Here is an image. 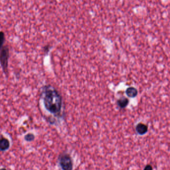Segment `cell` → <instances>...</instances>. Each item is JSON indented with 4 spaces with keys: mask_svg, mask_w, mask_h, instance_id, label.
<instances>
[{
    "mask_svg": "<svg viewBox=\"0 0 170 170\" xmlns=\"http://www.w3.org/2000/svg\"><path fill=\"white\" fill-rule=\"evenodd\" d=\"M43 103L46 110L55 116L60 114L62 107V97L54 87L50 85L43 88Z\"/></svg>",
    "mask_w": 170,
    "mask_h": 170,
    "instance_id": "6da1fadb",
    "label": "cell"
},
{
    "mask_svg": "<svg viewBox=\"0 0 170 170\" xmlns=\"http://www.w3.org/2000/svg\"><path fill=\"white\" fill-rule=\"evenodd\" d=\"M10 56V48L7 45H6L0 50V65L6 77H8Z\"/></svg>",
    "mask_w": 170,
    "mask_h": 170,
    "instance_id": "7a4b0ae2",
    "label": "cell"
},
{
    "mask_svg": "<svg viewBox=\"0 0 170 170\" xmlns=\"http://www.w3.org/2000/svg\"><path fill=\"white\" fill-rule=\"evenodd\" d=\"M59 162L62 170H73L72 158L68 153H64L59 157Z\"/></svg>",
    "mask_w": 170,
    "mask_h": 170,
    "instance_id": "3957f363",
    "label": "cell"
},
{
    "mask_svg": "<svg viewBox=\"0 0 170 170\" xmlns=\"http://www.w3.org/2000/svg\"><path fill=\"white\" fill-rule=\"evenodd\" d=\"M10 147V142L7 138L2 136L0 138V151H6Z\"/></svg>",
    "mask_w": 170,
    "mask_h": 170,
    "instance_id": "277c9868",
    "label": "cell"
},
{
    "mask_svg": "<svg viewBox=\"0 0 170 170\" xmlns=\"http://www.w3.org/2000/svg\"><path fill=\"white\" fill-rule=\"evenodd\" d=\"M136 131L139 135H144L147 133L148 130V127L147 125L142 123H139L135 127Z\"/></svg>",
    "mask_w": 170,
    "mask_h": 170,
    "instance_id": "5b68a950",
    "label": "cell"
},
{
    "mask_svg": "<svg viewBox=\"0 0 170 170\" xmlns=\"http://www.w3.org/2000/svg\"><path fill=\"white\" fill-rule=\"evenodd\" d=\"M125 93H126L127 97L131 98L136 97L138 94L137 89L134 87L128 88L126 89Z\"/></svg>",
    "mask_w": 170,
    "mask_h": 170,
    "instance_id": "8992f818",
    "label": "cell"
},
{
    "mask_svg": "<svg viewBox=\"0 0 170 170\" xmlns=\"http://www.w3.org/2000/svg\"><path fill=\"white\" fill-rule=\"evenodd\" d=\"M117 103L120 108H124L127 107L129 103V101L128 98H122L117 101Z\"/></svg>",
    "mask_w": 170,
    "mask_h": 170,
    "instance_id": "52a82bcc",
    "label": "cell"
},
{
    "mask_svg": "<svg viewBox=\"0 0 170 170\" xmlns=\"http://www.w3.org/2000/svg\"><path fill=\"white\" fill-rule=\"evenodd\" d=\"M6 41L5 33L3 31H0V50L4 47Z\"/></svg>",
    "mask_w": 170,
    "mask_h": 170,
    "instance_id": "ba28073f",
    "label": "cell"
},
{
    "mask_svg": "<svg viewBox=\"0 0 170 170\" xmlns=\"http://www.w3.org/2000/svg\"><path fill=\"white\" fill-rule=\"evenodd\" d=\"M24 140L27 142H32L35 139V136L32 133H28L24 136Z\"/></svg>",
    "mask_w": 170,
    "mask_h": 170,
    "instance_id": "9c48e42d",
    "label": "cell"
},
{
    "mask_svg": "<svg viewBox=\"0 0 170 170\" xmlns=\"http://www.w3.org/2000/svg\"><path fill=\"white\" fill-rule=\"evenodd\" d=\"M143 170H153L152 166L150 164H148L145 166Z\"/></svg>",
    "mask_w": 170,
    "mask_h": 170,
    "instance_id": "30bf717a",
    "label": "cell"
},
{
    "mask_svg": "<svg viewBox=\"0 0 170 170\" xmlns=\"http://www.w3.org/2000/svg\"><path fill=\"white\" fill-rule=\"evenodd\" d=\"M0 170H7V169L5 168H2V169H0Z\"/></svg>",
    "mask_w": 170,
    "mask_h": 170,
    "instance_id": "8fae6325",
    "label": "cell"
}]
</instances>
